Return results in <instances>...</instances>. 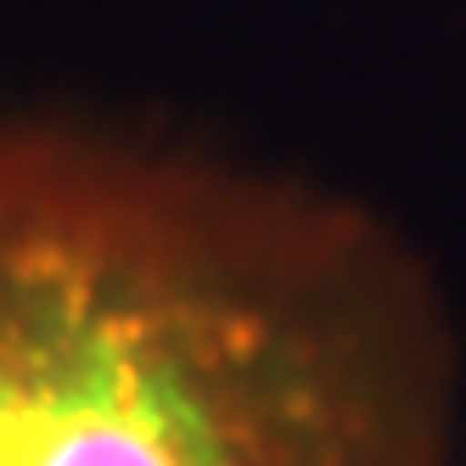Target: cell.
<instances>
[{"instance_id": "6da1fadb", "label": "cell", "mask_w": 466, "mask_h": 466, "mask_svg": "<svg viewBox=\"0 0 466 466\" xmlns=\"http://www.w3.org/2000/svg\"><path fill=\"white\" fill-rule=\"evenodd\" d=\"M0 466H461L450 331L349 208L0 129Z\"/></svg>"}]
</instances>
